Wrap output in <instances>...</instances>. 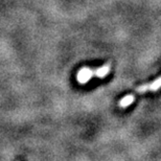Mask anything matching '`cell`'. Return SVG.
<instances>
[{
  "label": "cell",
  "instance_id": "cell-1",
  "mask_svg": "<svg viewBox=\"0 0 161 161\" xmlns=\"http://www.w3.org/2000/svg\"><path fill=\"white\" fill-rule=\"evenodd\" d=\"M161 88V76H159L158 79H156L155 80H153L152 83L149 84H144V85H141L136 88V92L137 93H144L147 91H152L155 92L157 90H159Z\"/></svg>",
  "mask_w": 161,
  "mask_h": 161
},
{
  "label": "cell",
  "instance_id": "cell-2",
  "mask_svg": "<svg viewBox=\"0 0 161 161\" xmlns=\"http://www.w3.org/2000/svg\"><path fill=\"white\" fill-rule=\"evenodd\" d=\"M94 75V71L90 68H82L78 73V80L80 84H86Z\"/></svg>",
  "mask_w": 161,
  "mask_h": 161
},
{
  "label": "cell",
  "instance_id": "cell-3",
  "mask_svg": "<svg viewBox=\"0 0 161 161\" xmlns=\"http://www.w3.org/2000/svg\"><path fill=\"white\" fill-rule=\"evenodd\" d=\"M135 101V95L133 94H129L125 95V97H122L119 102V107L120 108H127L130 105H132Z\"/></svg>",
  "mask_w": 161,
  "mask_h": 161
},
{
  "label": "cell",
  "instance_id": "cell-4",
  "mask_svg": "<svg viewBox=\"0 0 161 161\" xmlns=\"http://www.w3.org/2000/svg\"><path fill=\"white\" fill-rule=\"evenodd\" d=\"M110 65L109 64H107V65H104L102 67H99V68H97L94 71V75H96L97 78H104V76H106L109 73V71H110Z\"/></svg>",
  "mask_w": 161,
  "mask_h": 161
}]
</instances>
